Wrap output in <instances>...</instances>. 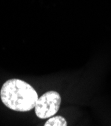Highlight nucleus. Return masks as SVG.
I'll return each mask as SVG.
<instances>
[{"label": "nucleus", "mask_w": 111, "mask_h": 126, "mask_svg": "<svg viewBox=\"0 0 111 126\" xmlns=\"http://www.w3.org/2000/svg\"><path fill=\"white\" fill-rule=\"evenodd\" d=\"M0 97L6 107L20 112L30 111L39 98L36 90L20 79L7 80L1 87Z\"/></svg>", "instance_id": "f257e3e1"}, {"label": "nucleus", "mask_w": 111, "mask_h": 126, "mask_svg": "<svg viewBox=\"0 0 111 126\" xmlns=\"http://www.w3.org/2000/svg\"><path fill=\"white\" fill-rule=\"evenodd\" d=\"M44 126H67V122L65 118L62 116H52L46 121Z\"/></svg>", "instance_id": "7ed1b4c3"}, {"label": "nucleus", "mask_w": 111, "mask_h": 126, "mask_svg": "<svg viewBox=\"0 0 111 126\" xmlns=\"http://www.w3.org/2000/svg\"><path fill=\"white\" fill-rule=\"evenodd\" d=\"M61 104L60 94L56 91H48L40 96L35 105V113L41 119H47L54 116Z\"/></svg>", "instance_id": "f03ea898"}]
</instances>
